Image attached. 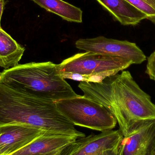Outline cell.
Returning a JSON list of instances; mask_svg holds the SVG:
<instances>
[{
	"mask_svg": "<svg viewBox=\"0 0 155 155\" xmlns=\"http://www.w3.org/2000/svg\"><path fill=\"white\" fill-rule=\"evenodd\" d=\"M0 83L40 98L56 102L79 96L58 74L51 61L31 62L0 73Z\"/></svg>",
	"mask_w": 155,
	"mask_h": 155,
	"instance_id": "3",
	"label": "cell"
},
{
	"mask_svg": "<svg viewBox=\"0 0 155 155\" xmlns=\"http://www.w3.org/2000/svg\"><path fill=\"white\" fill-rule=\"evenodd\" d=\"M96 1L122 25L135 26L147 19L146 15L125 0Z\"/></svg>",
	"mask_w": 155,
	"mask_h": 155,
	"instance_id": "11",
	"label": "cell"
},
{
	"mask_svg": "<svg viewBox=\"0 0 155 155\" xmlns=\"http://www.w3.org/2000/svg\"><path fill=\"white\" fill-rule=\"evenodd\" d=\"M133 64L120 57L85 51L76 54L56 64L57 73H75L83 75H115Z\"/></svg>",
	"mask_w": 155,
	"mask_h": 155,
	"instance_id": "5",
	"label": "cell"
},
{
	"mask_svg": "<svg viewBox=\"0 0 155 155\" xmlns=\"http://www.w3.org/2000/svg\"><path fill=\"white\" fill-rule=\"evenodd\" d=\"M78 139L73 136L45 132L12 155H42L56 151Z\"/></svg>",
	"mask_w": 155,
	"mask_h": 155,
	"instance_id": "10",
	"label": "cell"
},
{
	"mask_svg": "<svg viewBox=\"0 0 155 155\" xmlns=\"http://www.w3.org/2000/svg\"><path fill=\"white\" fill-rule=\"evenodd\" d=\"M155 153V121L122 139L121 155H154Z\"/></svg>",
	"mask_w": 155,
	"mask_h": 155,
	"instance_id": "8",
	"label": "cell"
},
{
	"mask_svg": "<svg viewBox=\"0 0 155 155\" xmlns=\"http://www.w3.org/2000/svg\"><path fill=\"white\" fill-rule=\"evenodd\" d=\"M124 138L120 130H108L78 139L79 144L71 155H97L116 146Z\"/></svg>",
	"mask_w": 155,
	"mask_h": 155,
	"instance_id": "9",
	"label": "cell"
},
{
	"mask_svg": "<svg viewBox=\"0 0 155 155\" xmlns=\"http://www.w3.org/2000/svg\"><path fill=\"white\" fill-rule=\"evenodd\" d=\"M154 155H155V154H154Z\"/></svg>",
	"mask_w": 155,
	"mask_h": 155,
	"instance_id": "20",
	"label": "cell"
},
{
	"mask_svg": "<svg viewBox=\"0 0 155 155\" xmlns=\"http://www.w3.org/2000/svg\"><path fill=\"white\" fill-rule=\"evenodd\" d=\"M5 1L4 0H0V28L1 27V19L3 12L4 7Z\"/></svg>",
	"mask_w": 155,
	"mask_h": 155,
	"instance_id": "18",
	"label": "cell"
},
{
	"mask_svg": "<svg viewBox=\"0 0 155 155\" xmlns=\"http://www.w3.org/2000/svg\"><path fill=\"white\" fill-rule=\"evenodd\" d=\"M0 155H2L0 154Z\"/></svg>",
	"mask_w": 155,
	"mask_h": 155,
	"instance_id": "19",
	"label": "cell"
},
{
	"mask_svg": "<svg viewBox=\"0 0 155 155\" xmlns=\"http://www.w3.org/2000/svg\"><path fill=\"white\" fill-rule=\"evenodd\" d=\"M45 132L20 124L0 126V154L12 155Z\"/></svg>",
	"mask_w": 155,
	"mask_h": 155,
	"instance_id": "7",
	"label": "cell"
},
{
	"mask_svg": "<svg viewBox=\"0 0 155 155\" xmlns=\"http://www.w3.org/2000/svg\"><path fill=\"white\" fill-rule=\"evenodd\" d=\"M122 152V141L116 146L107 149L97 155H121Z\"/></svg>",
	"mask_w": 155,
	"mask_h": 155,
	"instance_id": "17",
	"label": "cell"
},
{
	"mask_svg": "<svg viewBox=\"0 0 155 155\" xmlns=\"http://www.w3.org/2000/svg\"><path fill=\"white\" fill-rule=\"evenodd\" d=\"M55 104L74 126L102 132L113 130L117 124L104 105L84 95L59 100Z\"/></svg>",
	"mask_w": 155,
	"mask_h": 155,
	"instance_id": "4",
	"label": "cell"
},
{
	"mask_svg": "<svg viewBox=\"0 0 155 155\" xmlns=\"http://www.w3.org/2000/svg\"><path fill=\"white\" fill-rule=\"evenodd\" d=\"M79 50L131 61L133 64H141L146 60L143 51L134 43L109 39L103 36L80 39L75 43Z\"/></svg>",
	"mask_w": 155,
	"mask_h": 155,
	"instance_id": "6",
	"label": "cell"
},
{
	"mask_svg": "<svg viewBox=\"0 0 155 155\" xmlns=\"http://www.w3.org/2000/svg\"><path fill=\"white\" fill-rule=\"evenodd\" d=\"M84 96L104 105L114 116L124 137L155 121V104L128 71L99 83L81 82Z\"/></svg>",
	"mask_w": 155,
	"mask_h": 155,
	"instance_id": "1",
	"label": "cell"
},
{
	"mask_svg": "<svg viewBox=\"0 0 155 155\" xmlns=\"http://www.w3.org/2000/svg\"><path fill=\"white\" fill-rule=\"evenodd\" d=\"M25 49L0 28V67L8 70L18 65Z\"/></svg>",
	"mask_w": 155,
	"mask_h": 155,
	"instance_id": "12",
	"label": "cell"
},
{
	"mask_svg": "<svg viewBox=\"0 0 155 155\" xmlns=\"http://www.w3.org/2000/svg\"><path fill=\"white\" fill-rule=\"evenodd\" d=\"M146 15L147 20L155 25V0H125Z\"/></svg>",
	"mask_w": 155,
	"mask_h": 155,
	"instance_id": "14",
	"label": "cell"
},
{
	"mask_svg": "<svg viewBox=\"0 0 155 155\" xmlns=\"http://www.w3.org/2000/svg\"><path fill=\"white\" fill-rule=\"evenodd\" d=\"M26 125L42 131L84 136L57 108L55 102L40 98L0 83V126Z\"/></svg>",
	"mask_w": 155,
	"mask_h": 155,
	"instance_id": "2",
	"label": "cell"
},
{
	"mask_svg": "<svg viewBox=\"0 0 155 155\" xmlns=\"http://www.w3.org/2000/svg\"><path fill=\"white\" fill-rule=\"evenodd\" d=\"M77 141L69 144L66 145L65 146L54 151L51 153L46 154L42 155H71L72 153L77 148L79 144V141Z\"/></svg>",
	"mask_w": 155,
	"mask_h": 155,
	"instance_id": "15",
	"label": "cell"
},
{
	"mask_svg": "<svg viewBox=\"0 0 155 155\" xmlns=\"http://www.w3.org/2000/svg\"><path fill=\"white\" fill-rule=\"evenodd\" d=\"M146 73L155 81V51L148 58Z\"/></svg>",
	"mask_w": 155,
	"mask_h": 155,
	"instance_id": "16",
	"label": "cell"
},
{
	"mask_svg": "<svg viewBox=\"0 0 155 155\" xmlns=\"http://www.w3.org/2000/svg\"><path fill=\"white\" fill-rule=\"evenodd\" d=\"M46 11L60 16L67 21L82 22L83 11L63 0H31Z\"/></svg>",
	"mask_w": 155,
	"mask_h": 155,
	"instance_id": "13",
	"label": "cell"
}]
</instances>
